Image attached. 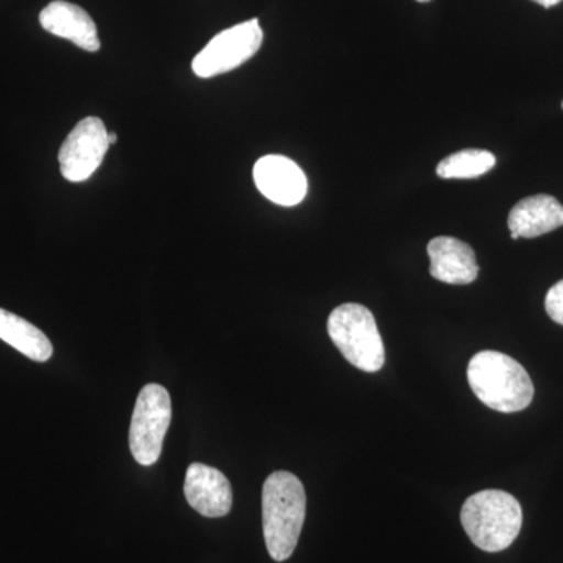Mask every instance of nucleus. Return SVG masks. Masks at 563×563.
<instances>
[{
  "mask_svg": "<svg viewBox=\"0 0 563 563\" xmlns=\"http://www.w3.org/2000/svg\"><path fill=\"white\" fill-rule=\"evenodd\" d=\"M512 239H537L563 225V206L553 196L537 195L521 199L507 220Z\"/></svg>",
  "mask_w": 563,
  "mask_h": 563,
  "instance_id": "nucleus-12",
  "label": "nucleus"
},
{
  "mask_svg": "<svg viewBox=\"0 0 563 563\" xmlns=\"http://www.w3.org/2000/svg\"><path fill=\"white\" fill-rule=\"evenodd\" d=\"M185 498L207 518L225 517L232 509L233 493L228 477L203 463H191L185 474Z\"/></svg>",
  "mask_w": 563,
  "mask_h": 563,
  "instance_id": "nucleus-9",
  "label": "nucleus"
},
{
  "mask_svg": "<svg viewBox=\"0 0 563 563\" xmlns=\"http://www.w3.org/2000/svg\"><path fill=\"white\" fill-rule=\"evenodd\" d=\"M496 165L495 155L483 150H465L443 158L437 166L442 179H476Z\"/></svg>",
  "mask_w": 563,
  "mask_h": 563,
  "instance_id": "nucleus-14",
  "label": "nucleus"
},
{
  "mask_svg": "<svg viewBox=\"0 0 563 563\" xmlns=\"http://www.w3.org/2000/svg\"><path fill=\"white\" fill-rule=\"evenodd\" d=\"M109 147V132L102 120L85 118L73 129L58 152L63 177L69 181L90 179L102 165Z\"/></svg>",
  "mask_w": 563,
  "mask_h": 563,
  "instance_id": "nucleus-7",
  "label": "nucleus"
},
{
  "mask_svg": "<svg viewBox=\"0 0 563 563\" xmlns=\"http://www.w3.org/2000/svg\"><path fill=\"white\" fill-rule=\"evenodd\" d=\"M328 332L343 357L355 368L377 373L385 363L383 336L369 309L362 303H343L328 320Z\"/></svg>",
  "mask_w": 563,
  "mask_h": 563,
  "instance_id": "nucleus-4",
  "label": "nucleus"
},
{
  "mask_svg": "<svg viewBox=\"0 0 563 563\" xmlns=\"http://www.w3.org/2000/svg\"><path fill=\"white\" fill-rule=\"evenodd\" d=\"M172 418V396L168 390L158 384L146 385L136 399L129 432V444L136 463L151 466L161 459L163 440Z\"/></svg>",
  "mask_w": 563,
  "mask_h": 563,
  "instance_id": "nucleus-5",
  "label": "nucleus"
},
{
  "mask_svg": "<svg viewBox=\"0 0 563 563\" xmlns=\"http://www.w3.org/2000/svg\"><path fill=\"white\" fill-rule=\"evenodd\" d=\"M40 24L44 31L69 40L80 49L88 52L101 49V41H99L95 21L79 5L65 2V0H55L41 11Z\"/></svg>",
  "mask_w": 563,
  "mask_h": 563,
  "instance_id": "nucleus-10",
  "label": "nucleus"
},
{
  "mask_svg": "<svg viewBox=\"0 0 563 563\" xmlns=\"http://www.w3.org/2000/svg\"><path fill=\"white\" fill-rule=\"evenodd\" d=\"M263 43V31L258 20L242 22L214 38L192 60V70L202 79L220 76L251 60Z\"/></svg>",
  "mask_w": 563,
  "mask_h": 563,
  "instance_id": "nucleus-6",
  "label": "nucleus"
},
{
  "mask_svg": "<svg viewBox=\"0 0 563 563\" xmlns=\"http://www.w3.org/2000/svg\"><path fill=\"white\" fill-rule=\"evenodd\" d=\"M0 340L31 361L47 362L54 354V347L44 332L24 318L3 309H0Z\"/></svg>",
  "mask_w": 563,
  "mask_h": 563,
  "instance_id": "nucleus-13",
  "label": "nucleus"
},
{
  "mask_svg": "<svg viewBox=\"0 0 563 563\" xmlns=\"http://www.w3.org/2000/svg\"><path fill=\"white\" fill-rule=\"evenodd\" d=\"M463 529L485 553H499L517 540L523 510L510 493L484 490L470 496L461 512Z\"/></svg>",
  "mask_w": 563,
  "mask_h": 563,
  "instance_id": "nucleus-3",
  "label": "nucleus"
},
{
  "mask_svg": "<svg viewBox=\"0 0 563 563\" xmlns=\"http://www.w3.org/2000/svg\"><path fill=\"white\" fill-rule=\"evenodd\" d=\"M544 309H547L551 320L563 325V280L558 282L548 291L547 299H544Z\"/></svg>",
  "mask_w": 563,
  "mask_h": 563,
  "instance_id": "nucleus-15",
  "label": "nucleus"
},
{
  "mask_svg": "<svg viewBox=\"0 0 563 563\" xmlns=\"http://www.w3.org/2000/svg\"><path fill=\"white\" fill-rule=\"evenodd\" d=\"M562 109H563V102H562Z\"/></svg>",
  "mask_w": 563,
  "mask_h": 563,
  "instance_id": "nucleus-19",
  "label": "nucleus"
},
{
  "mask_svg": "<svg viewBox=\"0 0 563 563\" xmlns=\"http://www.w3.org/2000/svg\"><path fill=\"white\" fill-rule=\"evenodd\" d=\"M258 191L277 206L292 207L307 195V177L302 169L284 155H266L254 166Z\"/></svg>",
  "mask_w": 563,
  "mask_h": 563,
  "instance_id": "nucleus-8",
  "label": "nucleus"
},
{
  "mask_svg": "<svg viewBox=\"0 0 563 563\" xmlns=\"http://www.w3.org/2000/svg\"><path fill=\"white\" fill-rule=\"evenodd\" d=\"M433 279L451 285H468L477 279L479 266L473 247L453 236H437L428 244Z\"/></svg>",
  "mask_w": 563,
  "mask_h": 563,
  "instance_id": "nucleus-11",
  "label": "nucleus"
},
{
  "mask_svg": "<svg viewBox=\"0 0 563 563\" xmlns=\"http://www.w3.org/2000/svg\"><path fill=\"white\" fill-rule=\"evenodd\" d=\"M418 2H429V0H418Z\"/></svg>",
  "mask_w": 563,
  "mask_h": 563,
  "instance_id": "nucleus-18",
  "label": "nucleus"
},
{
  "mask_svg": "<svg viewBox=\"0 0 563 563\" xmlns=\"http://www.w3.org/2000/svg\"><path fill=\"white\" fill-rule=\"evenodd\" d=\"M466 376L474 395L496 412H521L531 406V377L510 355L498 351L477 352L468 363Z\"/></svg>",
  "mask_w": 563,
  "mask_h": 563,
  "instance_id": "nucleus-2",
  "label": "nucleus"
},
{
  "mask_svg": "<svg viewBox=\"0 0 563 563\" xmlns=\"http://www.w3.org/2000/svg\"><path fill=\"white\" fill-rule=\"evenodd\" d=\"M532 2L539 3V5L544 7V9H551V7L558 5L562 0H532Z\"/></svg>",
  "mask_w": 563,
  "mask_h": 563,
  "instance_id": "nucleus-16",
  "label": "nucleus"
},
{
  "mask_svg": "<svg viewBox=\"0 0 563 563\" xmlns=\"http://www.w3.org/2000/svg\"><path fill=\"white\" fill-rule=\"evenodd\" d=\"M307 498L295 474L276 472L263 484V533L273 561L291 558L306 520Z\"/></svg>",
  "mask_w": 563,
  "mask_h": 563,
  "instance_id": "nucleus-1",
  "label": "nucleus"
},
{
  "mask_svg": "<svg viewBox=\"0 0 563 563\" xmlns=\"http://www.w3.org/2000/svg\"><path fill=\"white\" fill-rule=\"evenodd\" d=\"M117 141H118L117 133H109V144H110V146H111V144L117 143Z\"/></svg>",
  "mask_w": 563,
  "mask_h": 563,
  "instance_id": "nucleus-17",
  "label": "nucleus"
}]
</instances>
